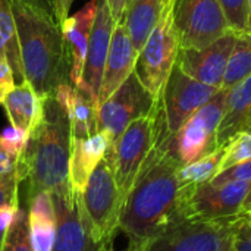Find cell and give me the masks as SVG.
Returning a JSON list of instances; mask_svg holds the SVG:
<instances>
[{"mask_svg":"<svg viewBox=\"0 0 251 251\" xmlns=\"http://www.w3.org/2000/svg\"><path fill=\"white\" fill-rule=\"evenodd\" d=\"M238 216L199 221L181 218L146 243V251H229Z\"/></svg>","mask_w":251,"mask_h":251,"instance_id":"5","label":"cell"},{"mask_svg":"<svg viewBox=\"0 0 251 251\" xmlns=\"http://www.w3.org/2000/svg\"><path fill=\"white\" fill-rule=\"evenodd\" d=\"M104 251H113V249H107ZM126 251H146V244H131L129 243Z\"/></svg>","mask_w":251,"mask_h":251,"instance_id":"41","label":"cell"},{"mask_svg":"<svg viewBox=\"0 0 251 251\" xmlns=\"http://www.w3.org/2000/svg\"><path fill=\"white\" fill-rule=\"evenodd\" d=\"M19 159L13 154H10L1 144H0V175H6L10 172H15L18 169Z\"/></svg>","mask_w":251,"mask_h":251,"instance_id":"37","label":"cell"},{"mask_svg":"<svg viewBox=\"0 0 251 251\" xmlns=\"http://www.w3.org/2000/svg\"><path fill=\"white\" fill-rule=\"evenodd\" d=\"M218 88L191 78L175 63L159 97L166 140L174 137L199 109L218 94Z\"/></svg>","mask_w":251,"mask_h":251,"instance_id":"10","label":"cell"},{"mask_svg":"<svg viewBox=\"0 0 251 251\" xmlns=\"http://www.w3.org/2000/svg\"><path fill=\"white\" fill-rule=\"evenodd\" d=\"M26 209L32 250L51 251L57 228V218L51 193L40 191L34 194L28 200Z\"/></svg>","mask_w":251,"mask_h":251,"instance_id":"20","label":"cell"},{"mask_svg":"<svg viewBox=\"0 0 251 251\" xmlns=\"http://www.w3.org/2000/svg\"><path fill=\"white\" fill-rule=\"evenodd\" d=\"M44 100L46 97L37 94L28 81H22L7 94L1 106L10 125L29 135L43 118Z\"/></svg>","mask_w":251,"mask_h":251,"instance_id":"19","label":"cell"},{"mask_svg":"<svg viewBox=\"0 0 251 251\" xmlns=\"http://www.w3.org/2000/svg\"><path fill=\"white\" fill-rule=\"evenodd\" d=\"M15 85L16 79L10 65L4 59H0V104H3L4 99L15 88Z\"/></svg>","mask_w":251,"mask_h":251,"instance_id":"35","label":"cell"},{"mask_svg":"<svg viewBox=\"0 0 251 251\" xmlns=\"http://www.w3.org/2000/svg\"><path fill=\"white\" fill-rule=\"evenodd\" d=\"M1 251H34L29 240L28 209L22 203L13 218Z\"/></svg>","mask_w":251,"mask_h":251,"instance_id":"27","label":"cell"},{"mask_svg":"<svg viewBox=\"0 0 251 251\" xmlns=\"http://www.w3.org/2000/svg\"><path fill=\"white\" fill-rule=\"evenodd\" d=\"M115 19L110 13L106 0H99L97 13L90 34V43L87 49L85 63L82 69L81 82L76 85L91 101L99 107V96L103 79V72L110 47L112 32L115 28Z\"/></svg>","mask_w":251,"mask_h":251,"instance_id":"14","label":"cell"},{"mask_svg":"<svg viewBox=\"0 0 251 251\" xmlns=\"http://www.w3.org/2000/svg\"><path fill=\"white\" fill-rule=\"evenodd\" d=\"M171 1H172V0H162V4H163V7H165V6H168Z\"/></svg>","mask_w":251,"mask_h":251,"instance_id":"44","label":"cell"},{"mask_svg":"<svg viewBox=\"0 0 251 251\" xmlns=\"http://www.w3.org/2000/svg\"><path fill=\"white\" fill-rule=\"evenodd\" d=\"M19 206L21 204L0 207V251L3 250V246H4V241H6L9 228H10V225L13 222V218H15Z\"/></svg>","mask_w":251,"mask_h":251,"instance_id":"36","label":"cell"},{"mask_svg":"<svg viewBox=\"0 0 251 251\" xmlns=\"http://www.w3.org/2000/svg\"><path fill=\"white\" fill-rule=\"evenodd\" d=\"M179 168L169 150L156 143L124 201L119 219V231L131 244H146L184 218Z\"/></svg>","mask_w":251,"mask_h":251,"instance_id":"1","label":"cell"},{"mask_svg":"<svg viewBox=\"0 0 251 251\" xmlns=\"http://www.w3.org/2000/svg\"><path fill=\"white\" fill-rule=\"evenodd\" d=\"M179 49H203L229 31L221 0H172Z\"/></svg>","mask_w":251,"mask_h":251,"instance_id":"9","label":"cell"},{"mask_svg":"<svg viewBox=\"0 0 251 251\" xmlns=\"http://www.w3.org/2000/svg\"><path fill=\"white\" fill-rule=\"evenodd\" d=\"M162 10V0H132L126 7L124 21L137 53H140L159 22Z\"/></svg>","mask_w":251,"mask_h":251,"instance_id":"23","label":"cell"},{"mask_svg":"<svg viewBox=\"0 0 251 251\" xmlns=\"http://www.w3.org/2000/svg\"><path fill=\"white\" fill-rule=\"evenodd\" d=\"M162 132H165V126L157 100L151 113L131 122L109 147L104 159L112 168L122 201H125Z\"/></svg>","mask_w":251,"mask_h":251,"instance_id":"4","label":"cell"},{"mask_svg":"<svg viewBox=\"0 0 251 251\" xmlns=\"http://www.w3.org/2000/svg\"><path fill=\"white\" fill-rule=\"evenodd\" d=\"M72 147L71 121L65 106L49 96L40 124L28 137L18 162L25 206L40 191H60L69 187V159Z\"/></svg>","mask_w":251,"mask_h":251,"instance_id":"2","label":"cell"},{"mask_svg":"<svg viewBox=\"0 0 251 251\" xmlns=\"http://www.w3.org/2000/svg\"><path fill=\"white\" fill-rule=\"evenodd\" d=\"M229 251H251V218L249 215L240 213Z\"/></svg>","mask_w":251,"mask_h":251,"instance_id":"31","label":"cell"},{"mask_svg":"<svg viewBox=\"0 0 251 251\" xmlns=\"http://www.w3.org/2000/svg\"><path fill=\"white\" fill-rule=\"evenodd\" d=\"M21 204V179L18 169L15 172L0 175V207Z\"/></svg>","mask_w":251,"mask_h":251,"instance_id":"30","label":"cell"},{"mask_svg":"<svg viewBox=\"0 0 251 251\" xmlns=\"http://www.w3.org/2000/svg\"><path fill=\"white\" fill-rule=\"evenodd\" d=\"M110 146L112 140L109 135L100 131L87 138H72L68 181L74 194L82 196L91 174L104 159Z\"/></svg>","mask_w":251,"mask_h":251,"instance_id":"18","label":"cell"},{"mask_svg":"<svg viewBox=\"0 0 251 251\" xmlns=\"http://www.w3.org/2000/svg\"><path fill=\"white\" fill-rule=\"evenodd\" d=\"M107 6L110 9V13L115 19V22H121L125 16L126 10V0H106Z\"/></svg>","mask_w":251,"mask_h":251,"instance_id":"38","label":"cell"},{"mask_svg":"<svg viewBox=\"0 0 251 251\" xmlns=\"http://www.w3.org/2000/svg\"><path fill=\"white\" fill-rule=\"evenodd\" d=\"M40 12H43L46 16H49L51 21L59 24L62 26V18L59 10V0H19Z\"/></svg>","mask_w":251,"mask_h":251,"instance_id":"34","label":"cell"},{"mask_svg":"<svg viewBox=\"0 0 251 251\" xmlns=\"http://www.w3.org/2000/svg\"><path fill=\"white\" fill-rule=\"evenodd\" d=\"M247 32L251 35V0L247 4Z\"/></svg>","mask_w":251,"mask_h":251,"instance_id":"42","label":"cell"},{"mask_svg":"<svg viewBox=\"0 0 251 251\" xmlns=\"http://www.w3.org/2000/svg\"><path fill=\"white\" fill-rule=\"evenodd\" d=\"M249 216H250V218H251V215H249Z\"/></svg>","mask_w":251,"mask_h":251,"instance_id":"47","label":"cell"},{"mask_svg":"<svg viewBox=\"0 0 251 251\" xmlns=\"http://www.w3.org/2000/svg\"><path fill=\"white\" fill-rule=\"evenodd\" d=\"M225 157L222 162V171L234 168L240 163H244L251 159V132L241 131L235 137H232L226 144Z\"/></svg>","mask_w":251,"mask_h":251,"instance_id":"28","label":"cell"},{"mask_svg":"<svg viewBox=\"0 0 251 251\" xmlns=\"http://www.w3.org/2000/svg\"><path fill=\"white\" fill-rule=\"evenodd\" d=\"M179 41L174 25L172 3L163 7L162 15L146 44L138 53L134 72L147 91L159 100L165 82L176 62Z\"/></svg>","mask_w":251,"mask_h":251,"instance_id":"7","label":"cell"},{"mask_svg":"<svg viewBox=\"0 0 251 251\" xmlns=\"http://www.w3.org/2000/svg\"><path fill=\"white\" fill-rule=\"evenodd\" d=\"M0 59H1V54H0Z\"/></svg>","mask_w":251,"mask_h":251,"instance_id":"46","label":"cell"},{"mask_svg":"<svg viewBox=\"0 0 251 251\" xmlns=\"http://www.w3.org/2000/svg\"><path fill=\"white\" fill-rule=\"evenodd\" d=\"M72 3H74V0H59V10H60L62 24H63V21L69 16V10H71Z\"/></svg>","mask_w":251,"mask_h":251,"instance_id":"39","label":"cell"},{"mask_svg":"<svg viewBox=\"0 0 251 251\" xmlns=\"http://www.w3.org/2000/svg\"><path fill=\"white\" fill-rule=\"evenodd\" d=\"M12 10L18 28L25 81L41 97L53 96L60 85L71 82V62L62 26L19 0H12Z\"/></svg>","mask_w":251,"mask_h":251,"instance_id":"3","label":"cell"},{"mask_svg":"<svg viewBox=\"0 0 251 251\" xmlns=\"http://www.w3.org/2000/svg\"><path fill=\"white\" fill-rule=\"evenodd\" d=\"M0 54L10 65L16 82L25 81L12 0H0Z\"/></svg>","mask_w":251,"mask_h":251,"instance_id":"24","label":"cell"},{"mask_svg":"<svg viewBox=\"0 0 251 251\" xmlns=\"http://www.w3.org/2000/svg\"><path fill=\"white\" fill-rule=\"evenodd\" d=\"M250 215H251V213H250Z\"/></svg>","mask_w":251,"mask_h":251,"instance_id":"48","label":"cell"},{"mask_svg":"<svg viewBox=\"0 0 251 251\" xmlns=\"http://www.w3.org/2000/svg\"><path fill=\"white\" fill-rule=\"evenodd\" d=\"M131 1H132V0H126V7L129 6V3H131Z\"/></svg>","mask_w":251,"mask_h":251,"instance_id":"45","label":"cell"},{"mask_svg":"<svg viewBox=\"0 0 251 251\" xmlns=\"http://www.w3.org/2000/svg\"><path fill=\"white\" fill-rule=\"evenodd\" d=\"M237 34V32H235ZM251 75V35L240 32L235 35V43L228 59L221 90H231Z\"/></svg>","mask_w":251,"mask_h":251,"instance_id":"26","label":"cell"},{"mask_svg":"<svg viewBox=\"0 0 251 251\" xmlns=\"http://www.w3.org/2000/svg\"><path fill=\"white\" fill-rule=\"evenodd\" d=\"M231 181H247L251 182V159L240 163L234 168H229L226 171L219 172L210 182L218 185V184H225V182H231Z\"/></svg>","mask_w":251,"mask_h":251,"instance_id":"33","label":"cell"},{"mask_svg":"<svg viewBox=\"0 0 251 251\" xmlns=\"http://www.w3.org/2000/svg\"><path fill=\"white\" fill-rule=\"evenodd\" d=\"M81 203L96 238L106 247H113V238L119 231L124 201L106 159L91 174L81 196Z\"/></svg>","mask_w":251,"mask_h":251,"instance_id":"8","label":"cell"},{"mask_svg":"<svg viewBox=\"0 0 251 251\" xmlns=\"http://www.w3.org/2000/svg\"><path fill=\"white\" fill-rule=\"evenodd\" d=\"M57 228L51 251H104L113 247L101 244L85 216L81 196L74 194L69 187L51 193Z\"/></svg>","mask_w":251,"mask_h":251,"instance_id":"13","label":"cell"},{"mask_svg":"<svg viewBox=\"0 0 251 251\" xmlns=\"http://www.w3.org/2000/svg\"><path fill=\"white\" fill-rule=\"evenodd\" d=\"M226 147L221 146L215 151L203 156L201 159L179 168L178 176L182 188H193L206 182H210L222 168Z\"/></svg>","mask_w":251,"mask_h":251,"instance_id":"25","label":"cell"},{"mask_svg":"<svg viewBox=\"0 0 251 251\" xmlns=\"http://www.w3.org/2000/svg\"><path fill=\"white\" fill-rule=\"evenodd\" d=\"M54 96L68 112L72 138H87L97 132L99 107L88 96L71 82L60 85Z\"/></svg>","mask_w":251,"mask_h":251,"instance_id":"21","label":"cell"},{"mask_svg":"<svg viewBox=\"0 0 251 251\" xmlns=\"http://www.w3.org/2000/svg\"><path fill=\"white\" fill-rule=\"evenodd\" d=\"M229 28L240 34L247 32V4L249 0H221Z\"/></svg>","mask_w":251,"mask_h":251,"instance_id":"29","label":"cell"},{"mask_svg":"<svg viewBox=\"0 0 251 251\" xmlns=\"http://www.w3.org/2000/svg\"><path fill=\"white\" fill-rule=\"evenodd\" d=\"M99 0H90L76 13L68 16L62 24V34L66 44L68 57L71 62L69 79L75 87L81 82L82 69L85 63L90 34L97 13Z\"/></svg>","mask_w":251,"mask_h":251,"instance_id":"17","label":"cell"},{"mask_svg":"<svg viewBox=\"0 0 251 251\" xmlns=\"http://www.w3.org/2000/svg\"><path fill=\"white\" fill-rule=\"evenodd\" d=\"M235 35L234 31H229L207 47L179 49L175 63L191 78L221 90Z\"/></svg>","mask_w":251,"mask_h":251,"instance_id":"15","label":"cell"},{"mask_svg":"<svg viewBox=\"0 0 251 251\" xmlns=\"http://www.w3.org/2000/svg\"><path fill=\"white\" fill-rule=\"evenodd\" d=\"M244 131H247V132H251V119H250V121H249V124L246 125Z\"/></svg>","mask_w":251,"mask_h":251,"instance_id":"43","label":"cell"},{"mask_svg":"<svg viewBox=\"0 0 251 251\" xmlns=\"http://www.w3.org/2000/svg\"><path fill=\"white\" fill-rule=\"evenodd\" d=\"M251 182L231 181L225 184L206 182L182 188V216L187 219L215 221L237 216L243 210Z\"/></svg>","mask_w":251,"mask_h":251,"instance_id":"12","label":"cell"},{"mask_svg":"<svg viewBox=\"0 0 251 251\" xmlns=\"http://www.w3.org/2000/svg\"><path fill=\"white\" fill-rule=\"evenodd\" d=\"M226 96L228 91L219 90L218 94L199 109L174 137L159 143L169 150L181 166L193 163L218 149L216 134L226 110Z\"/></svg>","mask_w":251,"mask_h":251,"instance_id":"6","label":"cell"},{"mask_svg":"<svg viewBox=\"0 0 251 251\" xmlns=\"http://www.w3.org/2000/svg\"><path fill=\"white\" fill-rule=\"evenodd\" d=\"M251 119V75L228 90L226 110L218 128V147L225 146L232 137L244 131Z\"/></svg>","mask_w":251,"mask_h":251,"instance_id":"22","label":"cell"},{"mask_svg":"<svg viewBox=\"0 0 251 251\" xmlns=\"http://www.w3.org/2000/svg\"><path fill=\"white\" fill-rule=\"evenodd\" d=\"M241 213H244V215H250L251 213V187H250V190H249V194H247L246 200H244V204H243V210H241Z\"/></svg>","mask_w":251,"mask_h":251,"instance_id":"40","label":"cell"},{"mask_svg":"<svg viewBox=\"0 0 251 251\" xmlns=\"http://www.w3.org/2000/svg\"><path fill=\"white\" fill-rule=\"evenodd\" d=\"M137 57L138 53L134 49L125 21L122 19L121 22L115 24L112 32L110 47L100 87L99 106L106 99H109L122 85V82L134 72Z\"/></svg>","mask_w":251,"mask_h":251,"instance_id":"16","label":"cell"},{"mask_svg":"<svg viewBox=\"0 0 251 251\" xmlns=\"http://www.w3.org/2000/svg\"><path fill=\"white\" fill-rule=\"evenodd\" d=\"M157 100L132 72L122 85L99 106L97 131L109 135L112 143L138 118L151 113Z\"/></svg>","mask_w":251,"mask_h":251,"instance_id":"11","label":"cell"},{"mask_svg":"<svg viewBox=\"0 0 251 251\" xmlns=\"http://www.w3.org/2000/svg\"><path fill=\"white\" fill-rule=\"evenodd\" d=\"M28 134H25L24 131L15 128V126H7L6 129H3V132L0 134V144L13 156H16L18 159L21 157L26 141H28Z\"/></svg>","mask_w":251,"mask_h":251,"instance_id":"32","label":"cell"}]
</instances>
